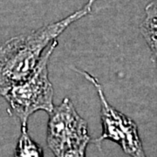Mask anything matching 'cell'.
Wrapping results in <instances>:
<instances>
[{
    "instance_id": "obj_1",
    "label": "cell",
    "mask_w": 157,
    "mask_h": 157,
    "mask_svg": "<svg viewBox=\"0 0 157 157\" xmlns=\"http://www.w3.org/2000/svg\"><path fill=\"white\" fill-rule=\"evenodd\" d=\"M96 0L88 2L67 17L15 36L0 46V95L27 78L38 66L47 47L73 23L89 15Z\"/></svg>"
},
{
    "instance_id": "obj_5",
    "label": "cell",
    "mask_w": 157,
    "mask_h": 157,
    "mask_svg": "<svg viewBox=\"0 0 157 157\" xmlns=\"http://www.w3.org/2000/svg\"><path fill=\"white\" fill-rule=\"evenodd\" d=\"M140 32L151 51L157 67V0H153L146 6Z\"/></svg>"
},
{
    "instance_id": "obj_2",
    "label": "cell",
    "mask_w": 157,
    "mask_h": 157,
    "mask_svg": "<svg viewBox=\"0 0 157 157\" xmlns=\"http://www.w3.org/2000/svg\"><path fill=\"white\" fill-rule=\"evenodd\" d=\"M57 45L56 39L45 51L28 78L12 86L4 95L11 113L19 119L22 127H27L29 118L34 113L45 111L49 114L54 108V89L49 79L48 63Z\"/></svg>"
},
{
    "instance_id": "obj_4",
    "label": "cell",
    "mask_w": 157,
    "mask_h": 157,
    "mask_svg": "<svg viewBox=\"0 0 157 157\" xmlns=\"http://www.w3.org/2000/svg\"><path fill=\"white\" fill-rule=\"evenodd\" d=\"M75 70L93 83L100 99L102 133L99 138L94 140V143L101 147L102 141L109 140L117 143L129 156L147 157L136 123L109 104L101 84L95 77L86 71Z\"/></svg>"
},
{
    "instance_id": "obj_6",
    "label": "cell",
    "mask_w": 157,
    "mask_h": 157,
    "mask_svg": "<svg viewBox=\"0 0 157 157\" xmlns=\"http://www.w3.org/2000/svg\"><path fill=\"white\" fill-rule=\"evenodd\" d=\"M14 157H44L42 147L30 137L27 127L21 128V135L17 140Z\"/></svg>"
},
{
    "instance_id": "obj_3",
    "label": "cell",
    "mask_w": 157,
    "mask_h": 157,
    "mask_svg": "<svg viewBox=\"0 0 157 157\" xmlns=\"http://www.w3.org/2000/svg\"><path fill=\"white\" fill-rule=\"evenodd\" d=\"M87 122L76 111L72 101L65 98L49 113L47 146L55 157H66L90 143Z\"/></svg>"
}]
</instances>
